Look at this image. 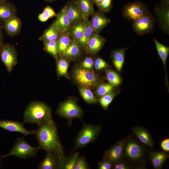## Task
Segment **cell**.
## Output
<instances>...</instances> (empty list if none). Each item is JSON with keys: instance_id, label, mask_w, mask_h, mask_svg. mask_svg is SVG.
I'll return each instance as SVG.
<instances>
[{"instance_id": "6da1fadb", "label": "cell", "mask_w": 169, "mask_h": 169, "mask_svg": "<svg viewBox=\"0 0 169 169\" xmlns=\"http://www.w3.org/2000/svg\"><path fill=\"white\" fill-rule=\"evenodd\" d=\"M35 133L40 149L58 157L59 162L64 157L63 148L58 136L56 125L52 119L38 127Z\"/></svg>"}, {"instance_id": "7a4b0ae2", "label": "cell", "mask_w": 169, "mask_h": 169, "mask_svg": "<svg viewBox=\"0 0 169 169\" xmlns=\"http://www.w3.org/2000/svg\"><path fill=\"white\" fill-rule=\"evenodd\" d=\"M51 111V108L43 102H32L24 112L23 123L36 124L39 127L52 119Z\"/></svg>"}, {"instance_id": "3957f363", "label": "cell", "mask_w": 169, "mask_h": 169, "mask_svg": "<svg viewBox=\"0 0 169 169\" xmlns=\"http://www.w3.org/2000/svg\"><path fill=\"white\" fill-rule=\"evenodd\" d=\"M101 128L100 125L84 124L76 138L74 146L71 152L95 141L99 136Z\"/></svg>"}, {"instance_id": "277c9868", "label": "cell", "mask_w": 169, "mask_h": 169, "mask_svg": "<svg viewBox=\"0 0 169 169\" xmlns=\"http://www.w3.org/2000/svg\"><path fill=\"white\" fill-rule=\"evenodd\" d=\"M38 146L36 147L31 146L23 137H18L10 151L2 155V158L10 156H15L18 158L26 159L35 156L38 151L40 149Z\"/></svg>"}, {"instance_id": "5b68a950", "label": "cell", "mask_w": 169, "mask_h": 169, "mask_svg": "<svg viewBox=\"0 0 169 169\" xmlns=\"http://www.w3.org/2000/svg\"><path fill=\"white\" fill-rule=\"evenodd\" d=\"M59 115L68 119L69 124L74 118L81 119L83 111L76 102L72 99L68 100L60 103L56 112Z\"/></svg>"}, {"instance_id": "8992f818", "label": "cell", "mask_w": 169, "mask_h": 169, "mask_svg": "<svg viewBox=\"0 0 169 169\" xmlns=\"http://www.w3.org/2000/svg\"><path fill=\"white\" fill-rule=\"evenodd\" d=\"M148 11L146 5L139 1H135L125 5L122 10L124 17L128 20L136 21L146 14Z\"/></svg>"}, {"instance_id": "52a82bcc", "label": "cell", "mask_w": 169, "mask_h": 169, "mask_svg": "<svg viewBox=\"0 0 169 169\" xmlns=\"http://www.w3.org/2000/svg\"><path fill=\"white\" fill-rule=\"evenodd\" d=\"M74 77L78 83L82 87L86 88L96 86L99 81L98 77L93 71L83 68L76 69Z\"/></svg>"}, {"instance_id": "ba28073f", "label": "cell", "mask_w": 169, "mask_h": 169, "mask_svg": "<svg viewBox=\"0 0 169 169\" xmlns=\"http://www.w3.org/2000/svg\"><path fill=\"white\" fill-rule=\"evenodd\" d=\"M0 58L9 72L18 63L17 51L14 46L10 44H3L0 49Z\"/></svg>"}, {"instance_id": "9c48e42d", "label": "cell", "mask_w": 169, "mask_h": 169, "mask_svg": "<svg viewBox=\"0 0 169 169\" xmlns=\"http://www.w3.org/2000/svg\"><path fill=\"white\" fill-rule=\"evenodd\" d=\"M155 21L152 14L148 12L143 17L133 22V30L140 35L150 33L153 30Z\"/></svg>"}, {"instance_id": "30bf717a", "label": "cell", "mask_w": 169, "mask_h": 169, "mask_svg": "<svg viewBox=\"0 0 169 169\" xmlns=\"http://www.w3.org/2000/svg\"><path fill=\"white\" fill-rule=\"evenodd\" d=\"M126 139H123L115 143L104 154L103 160L109 161L112 164L120 161L122 158Z\"/></svg>"}, {"instance_id": "8fae6325", "label": "cell", "mask_w": 169, "mask_h": 169, "mask_svg": "<svg viewBox=\"0 0 169 169\" xmlns=\"http://www.w3.org/2000/svg\"><path fill=\"white\" fill-rule=\"evenodd\" d=\"M23 122L11 120H0V127L11 132H18L24 136L35 134L36 131H28L25 129Z\"/></svg>"}, {"instance_id": "7c38bea8", "label": "cell", "mask_w": 169, "mask_h": 169, "mask_svg": "<svg viewBox=\"0 0 169 169\" xmlns=\"http://www.w3.org/2000/svg\"><path fill=\"white\" fill-rule=\"evenodd\" d=\"M56 17V19L52 23L60 34L67 32L71 25L65 5L57 14Z\"/></svg>"}, {"instance_id": "4fadbf2b", "label": "cell", "mask_w": 169, "mask_h": 169, "mask_svg": "<svg viewBox=\"0 0 169 169\" xmlns=\"http://www.w3.org/2000/svg\"><path fill=\"white\" fill-rule=\"evenodd\" d=\"M89 21L93 31L99 33L110 22V20L106 17L104 13L100 11L95 12Z\"/></svg>"}, {"instance_id": "5bb4252c", "label": "cell", "mask_w": 169, "mask_h": 169, "mask_svg": "<svg viewBox=\"0 0 169 169\" xmlns=\"http://www.w3.org/2000/svg\"><path fill=\"white\" fill-rule=\"evenodd\" d=\"M67 15L70 22V26L84 20L81 11L76 0L68 1L65 5Z\"/></svg>"}, {"instance_id": "9a60e30c", "label": "cell", "mask_w": 169, "mask_h": 169, "mask_svg": "<svg viewBox=\"0 0 169 169\" xmlns=\"http://www.w3.org/2000/svg\"><path fill=\"white\" fill-rule=\"evenodd\" d=\"M2 24L6 33L12 36H15L19 33L22 26L21 21L16 15L8 18Z\"/></svg>"}, {"instance_id": "2e32d148", "label": "cell", "mask_w": 169, "mask_h": 169, "mask_svg": "<svg viewBox=\"0 0 169 169\" xmlns=\"http://www.w3.org/2000/svg\"><path fill=\"white\" fill-rule=\"evenodd\" d=\"M105 42V38L99 33L93 32L85 49L89 54H95L102 48Z\"/></svg>"}, {"instance_id": "e0dca14e", "label": "cell", "mask_w": 169, "mask_h": 169, "mask_svg": "<svg viewBox=\"0 0 169 169\" xmlns=\"http://www.w3.org/2000/svg\"><path fill=\"white\" fill-rule=\"evenodd\" d=\"M125 151L127 157L133 160L140 159L143 155V150L141 146L133 141H129L126 144Z\"/></svg>"}, {"instance_id": "ac0fdd59", "label": "cell", "mask_w": 169, "mask_h": 169, "mask_svg": "<svg viewBox=\"0 0 169 169\" xmlns=\"http://www.w3.org/2000/svg\"><path fill=\"white\" fill-rule=\"evenodd\" d=\"M17 9L14 5L7 0L0 2V23L16 15Z\"/></svg>"}, {"instance_id": "d6986e66", "label": "cell", "mask_w": 169, "mask_h": 169, "mask_svg": "<svg viewBox=\"0 0 169 169\" xmlns=\"http://www.w3.org/2000/svg\"><path fill=\"white\" fill-rule=\"evenodd\" d=\"M132 131L141 142L152 149L154 143L150 134L147 130L144 128L138 126L133 127Z\"/></svg>"}, {"instance_id": "ffe728a7", "label": "cell", "mask_w": 169, "mask_h": 169, "mask_svg": "<svg viewBox=\"0 0 169 169\" xmlns=\"http://www.w3.org/2000/svg\"><path fill=\"white\" fill-rule=\"evenodd\" d=\"M81 11L84 20L88 19L95 13L93 0H76Z\"/></svg>"}, {"instance_id": "44dd1931", "label": "cell", "mask_w": 169, "mask_h": 169, "mask_svg": "<svg viewBox=\"0 0 169 169\" xmlns=\"http://www.w3.org/2000/svg\"><path fill=\"white\" fill-rule=\"evenodd\" d=\"M85 27L84 20L78 22L70 27L67 32L72 41H76L82 38Z\"/></svg>"}, {"instance_id": "7402d4cb", "label": "cell", "mask_w": 169, "mask_h": 169, "mask_svg": "<svg viewBox=\"0 0 169 169\" xmlns=\"http://www.w3.org/2000/svg\"><path fill=\"white\" fill-rule=\"evenodd\" d=\"M59 160L57 156L51 153H47L44 159L39 164V169H58Z\"/></svg>"}, {"instance_id": "603a6c76", "label": "cell", "mask_w": 169, "mask_h": 169, "mask_svg": "<svg viewBox=\"0 0 169 169\" xmlns=\"http://www.w3.org/2000/svg\"><path fill=\"white\" fill-rule=\"evenodd\" d=\"M168 157L167 155L163 152H155L151 153L149 158L154 169H161Z\"/></svg>"}, {"instance_id": "cb8c5ba5", "label": "cell", "mask_w": 169, "mask_h": 169, "mask_svg": "<svg viewBox=\"0 0 169 169\" xmlns=\"http://www.w3.org/2000/svg\"><path fill=\"white\" fill-rule=\"evenodd\" d=\"M84 20L85 27L83 35L79 40L75 42L80 47L85 49L93 31L89 20L84 19Z\"/></svg>"}, {"instance_id": "d4e9b609", "label": "cell", "mask_w": 169, "mask_h": 169, "mask_svg": "<svg viewBox=\"0 0 169 169\" xmlns=\"http://www.w3.org/2000/svg\"><path fill=\"white\" fill-rule=\"evenodd\" d=\"M127 48L120 49L113 51L112 57L114 65L117 69L120 71L123 66L125 57V51Z\"/></svg>"}, {"instance_id": "484cf974", "label": "cell", "mask_w": 169, "mask_h": 169, "mask_svg": "<svg viewBox=\"0 0 169 169\" xmlns=\"http://www.w3.org/2000/svg\"><path fill=\"white\" fill-rule=\"evenodd\" d=\"M79 153L76 152L68 156L64 157L59 162L58 169H74Z\"/></svg>"}, {"instance_id": "4316f807", "label": "cell", "mask_w": 169, "mask_h": 169, "mask_svg": "<svg viewBox=\"0 0 169 169\" xmlns=\"http://www.w3.org/2000/svg\"><path fill=\"white\" fill-rule=\"evenodd\" d=\"M73 41L68 32L61 34L57 40L58 53L62 54Z\"/></svg>"}, {"instance_id": "83f0119b", "label": "cell", "mask_w": 169, "mask_h": 169, "mask_svg": "<svg viewBox=\"0 0 169 169\" xmlns=\"http://www.w3.org/2000/svg\"><path fill=\"white\" fill-rule=\"evenodd\" d=\"M61 34L53 23L44 31L39 38L40 40L50 41L57 40Z\"/></svg>"}, {"instance_id": "f1b7e54d", "label": "cell", "mask_w": 169, "mask_h": 169, "mask_svg": "<svg viewBox=\"0 0 169 169\" xmlns=\"http://www.w3.org/2000/svg\"><path fill=\"white\" fill-rule=\"evenodd\" d=\"M80 47L75 41H73L65 51L61 55L64 58L72 59L80 54Z\"/></svg>"}, {"instance_id": "f546056e", "label": "cell", "mask_w": 169, "mask_h": 169, "mask_svg": "<svg viewBox=\"0 0 169 169\" xmlns=\"http://www.w3.org/2000/svg\"><path fill=\"white\" fill-rule=\"evenodd\" d=\"M153 41L155 43L157 53L166 70V61L169 54V48L160 43L156 38H154Z\"/></svg>"}, {"instance_id": "4dcf8cb0", "label": "cell", "mask_w": 169, "mask_h": 169, "mask_svg": "<svg viewBox=\"0 0 169 169\" xmlns=\"http://www.w3.org/2000/svg\"><path fill=\"white\" fill-rule=\"evenodd\" d=\"M44 50L57 59L58 53L57 40L43 41Z\"/></svg>"}, {"instance_id": "1f68e13d", "label": "cell", "mask_w": 169, "mask_h": 169, "mask_svg": "<svg viewBox=\"0 0 169 169\" xmlns=\"http://www.w3.org/2000/svg\"><path fill=\"white\" fill-rule=\"evenodd\" d=\"M57 13L50 6H47L43 9L42 12L38 16L39 21L42 22H46L49 19L56 17Z\"/></svg>"}, {"instance_id": "d6a6232c", "label": "cell", "mask_w": 169, "mask_h": 169, "mask_svg": "<svg viewBox=\"0 0 169 169\" xmlns=\"http://www.w3.org/2000/svg\"><path fill=\"white\" fill-rule=\"evenodd\" d=\"M79 90L82 97L86 102L90 104L96 103V98L89 89L82 87L79 88Z\"/></svg>"}, {"instance_id": "836d02e7", "label": "cell", "mask_w": 169, "mask_h": 169, "mask_svg": "<svg viewBox=\"0 0 169 169\" xmlns=\"http://www.w3.org/2000/svg\"><path fill=\"white\" fill-rule=\"evenodd\" d=\"M105 73L107 80L109 83L114 87L120 84L121 80L120 76L116 73L114 71L108 69L106 70Z\"/></svg>"}, {"instance_id": "e575fe53", "label": "cell", "mask_w": 169, "mask_h": 169, "mask_svg": "<svg viewBox=\"0 0 169 169\" xmlns=\"http://www.w3.org/2000/svg\"><path fill=\"white\" fill-rule=\"evenodd\" d=\"M114 86L110 83L102 84L97 87L95 94L98 97H101L104 95L112 92Z\"/></svg>"}, {"instance_id": "d590c367", "label": "cell", "mask_w": 169, "mask_h": 169, "mask_svg": "<svg viewBox=\"0 0 169 169\" xmlns=\"http://www.w3.org/2000/svg\"><path fill=\"white\" fill-rule=\"evenodd\" d=\"M117 93L112 92L107 93L101 97L99 100L101 105L104 109H107L117 94Z\"/></svg>"}, {"instance_id": "8d00e7d4", "label": "cell", "mask_w": 169, "mask_h": 169, "mask_svg": "<svg viewBox=\"0 0 169 169\" xmlns=\"http://www.w3.org/2000/svg\"><path fill=\"white\" fill-rule=\"evenodd\" d=\"M57 71L58 74L59 75H66L68 67V64L63 57H61L57 59Z\"/></svg>"}, {"instance_id": "74e56055", "label": "cell", "mask_w": 169, "mask_h": 169, "mask_svg": "<svg viewBox=\"0 0 169 169\" xmlns=\"http://www.w3.org/2000/svg\"><path fill=\"white\" fill-rule=\"evenodd\" d=\"M112 5V0H104L97 7L100 11L107 13L111 10Z\"/></svg>"}, {"instance_id": "f35d334b", "label": "cell", "mask_w": 169, "mask_h": 169, "mask_svg": "<svg viewBox=\"0 0 169 169\" xmlns=\"http://www.w3.org/2000/svg\"><path fill=\"white\" fill-rule=\"evenodd\" d=\"M90 168L84 156L78 157L75 162L74 169H88Z\"/></svg>"}, {"instance_id": "ab89813d", "label": "cell", "mask_w": 169, "mask_h": 169, "mask_svg": "<svg viewBox=\"0 0 169 169\" xmlns=\"http://www.w3.org/2000/svg\"><path fill=\"white\" fill-rule=\"evenodd\" d=\"M108 66L107 64L102 58H98L95 61L94 67L96 69L105 68Z\"/></svg>"}, {"instance_id": "60d3db41", "label": "cell", "mask_w": 169, "mask_h": 169, "mask_svg": "<svg viewBox=\"0 0 169 169\" xmlns=\"http://www.w3.org/2000/svg\"><path fill=\"white\" fill-rule=\"evenodd\" d=\"M113 164L110 161L105 160H103L98 163V169H110L112 166Z\"/></svg>"}, {"instance_id": "b9f144b4", "label": "cell", "mask_w": 169, "mask_h": 169, "mask_svg": "<svg viewBox=\"0 0 169 169\" xmlns=\"http://www.w3.org/2000/svg\"><path fill=\"white\" fill-rule=\"evenodd\" d=\"M94 61L92 58L90 57L86 58L82 63L83 68L87 69H90L93 66Z\"/></svg>"}, {"instance_id": "7bdbcfd3", "label": "cell", "mask_w": 169, "mask_h": 169, "mask_svg": "<svg viewBox=\"0 0 169 169\" xmlns=\"http://www.w3.org/2000/svg\"><path fill=\"white\" fill-rule=\"evenodd\" d=\"M161 147L162 150L168 152L169 151V139L166 138L162 141L161 143Z\"/></svg>"}, {"instance_id": "ee69618b", "label": "cell", "mask_w": 169, "mask_h": 169, "mask_svg": "<svg viewBox=\"0 0 169 169\" xmlns=\"http://www.w3.org/2000/svg\"><path fill=\"white\" fill-rule=\"evenodd\" d=\"M113 168L115 169H127L129 167L123 162L118 161L114 164Z\"/></svg>"}, {"instance_id": "f6af8a7d", "label": "cell", "mask_w": 169, "mask_h": 169, "mask_svg": "<svg viewBox=\"0 0 169 169\" xmlns=\"http://www.w3.org/2000/svg\"><path fill=\"white\" fill-rule=\"evenodd\" d=\"M3 24L0 23V49L3 44Z\"/></svg>"}, {"instance_id": "bcb514c9", "label": "cell", "mask_w": 169, "mask_h": 169, "mask_svg": "<svg viewBox=\"0 0 169 169\" xmlns=\"http://www.w3.org/2000/svg\"><path fill=\"white\" fill-rule=\"evenodd\" d=\"M94 3H95L97 6L100 4L104 0H93Z\"/></svg>"}, {"instance_id": "7dc6e473", "label": "cell", "mask_w": 169, "mask_h": 169, "mask_svg": "<svg viewBox=\"0 0 169 169\" xmlns=\"http://www.w3.org/2000/svg\"><path fill=\"white\" fill-rule=\"evenodd\" d=\"M56 0H45L46 2L49 3H51L54 1Z\"/></svg>"}, {"instance_id": "c3c4849f", "label": "cell", "mask_w": 169, "mask_h": 169, "mask_svg": "<svg viewBox=\"0 0 169 169\" xmlns=\"http://www.w3.org/2000/svg\"><path fill=\"white\" fill-rule=\"evenodd\" d=\"M2 159L1 156H0V167L2 166Z\"/></svg>"}, {"instance_id": "681fc988", "label": "cell", "mask_w": 169, "mask_h": 169, "mask_svg": "<svg viewBox=\"0 0 169 169\" xmlns=\"http://www.w3.org/2000/svg\"><path fill=\"white\" fill-rule=\"evenodd\" d=\"M161 1L169 2V0H161Z\"/></svg>"}, {"instance_id": "f907efd6", "label": "cell", "mask_w": 169, "mask_h": 169, "mask_svg": "<svg viewBox=\"0 0 169 169\" xmlns=\"http://www.w3.org/2000/svg\"><path fill=\"white\" fill-rule=\"evenodd\" d=\"M6 0H0V2H3Z\"/></svg>"}]
</instances>
